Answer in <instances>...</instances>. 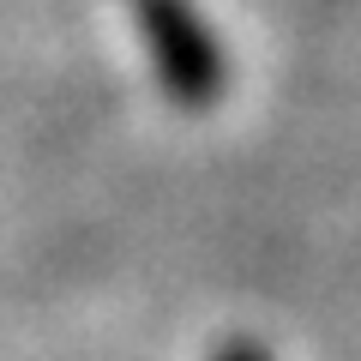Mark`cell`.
Listing matches in <instances>:
<instances>
[{"mask_svg": "<svg viewBox=\"0 0 361 361\" xmlns=\"http://www.w3.org/2000/svg\"><path fill=\"white\" fill-rule=\"evenodd\" d=\"M217 361H265V349H253V343H229Z\"/></svg>", "mask_w": 361, "mask_h": 361, "instance_id": "7a4b0ae2", "label": "cell"}, {"mask_svg": "<svg viewBox=\"0 0 361 361\" xmlns=\"http://www.w3.org/2000/svg\"><path fill=\"white\" fill-rule=\"evenodd\" d=\"M133 13H139V37L151 49L157 78L169 85V97L205 109L223 90V54L211 42V30L199 25V13L187 0H133Z\"/></svg>", "mask_w": 361, "mask_h": 361, "instance_id": "6da1fadb", "label": "cell"}]
</instances>
